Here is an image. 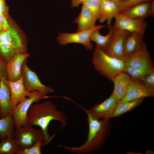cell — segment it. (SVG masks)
I'll return each mask as SVG.
<instances>
[{"mask_svg":"<svg viewBox=\"0 0 154 154\" xmlns=\"http://www.w3.org/2000/svg\"><path fill=\"white\" fill-rule=\"evenodd\" d=\"M86 113L88 123V132L87 140L81 145L70 147L59 145L72 153L88 154L100 150L110 135L112 127L110 119H100L94 116L90 110L79 106Z\"/></svg>","mask_w":154,"mask_h":154,"instance_id":"6da1fadb","label":"cell"},{"mask_svg":"<svg viewBox=\"0 0 154 154\" xmlns=\"http://www.w3.org/2000/svg\"><path fill=\"white\" fill-rule=\"evenodd\" d=\"M27 123L40 127L43 133V142L46 145L51 141L55 135L51 136L48 132V126L51 121H59L61 128L65 127L67 124L66 115L58 110L56 105L49 100L32 104L27 112Z\"/></svg>","mask_w":154,"mask_h":154,"instance_id":"7a4b0ae2","label":"cell"},{"mask_svg":"<svg viewBox=\"0 0 154 154\" xmlns=\"http://www.w3.org/2000/svg\"><path fill=\"white\" fill-rule=\"evenodd\" d=\"M6 31L0 33V59L7 64L16 54L27 53V40L12 20Z\"/></svg>","mask_w":154,"mask_h":154,"instance_id":"3957f363","label":"cell"},{"mask_svg":"<svg viewBox=\"0 0 154 154\" xmlns=\"http://www.w3.org/2000/svg\"><path fill=\"white\" fill-rule=\"evenodd\" d=\"M92 62L98 72L112 81L117 75L124 72V60L107 54L97 46L93 53Z\"/></svg>","mask_w":154,"mask_h":154,"instance_id":"277c9868","label":"cell"},{"mask_svg":"<svg viewBox=\"0 0 154 154\" xmlns=\"http://www.w3.org/2000/svg\"><path fill=\"white\" fill-rule=\"evenodd\" d=\"M45 93L39 91L33 92L32 95L26 97L22 100L13 110L12 116L14 127L19 128L27 123V114L31 105L34 102L38 103L47 96Z\"/></svg>","mask_w":154,"mask_h":154,"instance_id":"5b68a950","label":"cell"},{"mask_svg":"<svg viewBox=\"0 0 154 154\" xmlns=\"http://www.w3.org/2000/svg\"><path fill=\"white\" fill-rule=\"evenodd\" d=\"M105 27V25H99L80 32L72 33H60L56 37V40L60 45L64 46L71 43H78L84 45L87 50H92L93 46L90 40L91 35L95 30Z\"/></svg>","mask_w":154,"mask_h":154,"instance_id":"8992f818","label":"cell"},{"mask_svg":"<svg viewBox=\"0 0 154 154\" xmlns=\"http://www.w3.org/2000/svg\"><path fill=\"white\" fill-rule=\"evenodd\" d=\"M15 138L22 150L28 149L43 137L41 129H36L28 123L15 130Z\"/></svg>","mask_w":154,"mask_h":154,"instance_id":"52a82bcc","label":"cell"},{"mask_svg":"<svg viewBox=\"0 0 154 154\" xmlns=\"http://www.w3.org/2000/svg\"><path fill=\"white\" fill-rule=\"evenodd\" d=\"M27 61V60L23 64L22 71L23 83L27 91L32 92L37 90L46 95L53 92V89L41 83L36 73L28 67Z\"/></svg>","mask_w":154,"mask_h":154,"instance_id":"ba28073f","label":"cell"},{"mask_svg":"<svg viewBox=\"0 0 154 154\" xmlns=\"http://www.w3.org/2000/svg\"><path fill=\"white\" fill-rule=\"evenodd\" d=\"M125 63L145 72L150 74L154 72V68L146 44L133 55L126 58Z\"/></svg>","mask_w":154,"mask_h":154,"instance_id":"9c48e42d","label":"cell"},{"mask_svg":"<svg viewBox=\"0 0 154 154\" xmlns=\"http://www.w3.org/2000/svg\"><path fill=\"white\" fill-rule=\"evenodd\" d=\"M113 27L115 29L125 30L130 32H137L144 35L147 26L144 19H132L119 13L115 17Z\"/></svg>","mask_w":154,"mask_h":154,"instance_id":"30bf717a","label":"cell"},{"mask_svg":"<svg viewBox=\"0 0 154 154\" xmlns=\"http://www.w3.org/2000/svg\"><path fill=\"white\" fill-rule=\"evenodd\" d=\"M119 101L112 93L103 102L94 106L90 110L95 116L100 119H110Z\"/></svg>","mask_w":154,"mask_h":154,"instance_id":"8fae6325","label":"cell"},{"mask_svg":"<svg viewBox=\"0 0 154 154\" xmlns=\"http://www.w3.org/2000/svg\"><path fill=\"white\" fill-rule=\"evenodd\" d=\"M154 96V91L145 88L140 81L132 80L125 96L118 103H123L141 98Z\"/></svg>","mask_w":154,"mask_h":154,"instance_id":"7c38bea8","label":"cell"},{"mask_svg":"<svg viewBox=\"0 0 154 154\" xmlns=\"http://www.w3.org/2000/svg\"><path fill=\"white\" fill-rule=\"evenodd\" d=\"M121 13L127 17L137 20L144 19L149 16L154 17V1L142 3Z\"/></svg>","mask_w":154,"mask_h":154,"instance_id":"4fadbf2b","label":"cell"},{"mask_svg":"<svg viewBox=\"0 0 154 154\" xmlns=\"http://www.w3.org/2000/svg\"><path fill=\"white\" fill-rule=\"evenodd\" d=\"M29 56L28 53H19L15 55L7 64V81L15 82L22 76L23 64Z\"/></svg>","mask_w":154,"mask_h":154,"instance_id":"5bb4252c","label":"cell"},{"mask_svg":"<svg viewBox=\"0 0 154 154\" xmlns=\"http://www.w3.org/2000/svg\"><path fill=\"white\" fill-rule=\"evenodd\" d=\"M130 33L125 30L115 29L112 42L104 52L110 56L125 60L123 52L124 42L125 37Z\"/></svg>","mask_w":154,"mask_h":154,"instance_id":"9a60e30c","label":"cell"},{"mask_svg":"<svg viewBox=\"0 0 154 154\" xmlns=\"http://www.w3.org/2000/svg\"><path fill=\"white\" fill-rule=\"evenodd\" d=\"M144 35L137 32H130L125 38L123 54L125 60L141 49L145 44Z\"/></svg>","mask_w":154,"mask_h":154,"instance_id":"2e32d148","label":"cell"},{"mask_svg":"<svg viewBox=\"0 0 154 154\" xmlns=\"http://www.w3.org/2000/svg\"><path fill=\"white\" fill-rule=\"evenodd\" d=\"M6 82L9 88L10 103L13 110L24 98L26 97H30L33 94V92H29L27 91L23 83V75L20 79L16 81H7Z\"/></svg>","mask_w":154,"mask_h":154,"instance_id":"e0dca14e","label":"cell"},{"mask_svg":"<svg viewBox=\"0 0 154 154\" xmlns=\"http://www.w3.org/2000/svg\"><path fill=\"white\" fill-rule=\"evenodd\" d=\"M6 81L0 80V117L12 115L13 110L11 103V94Z\"/></svg>","mask_w":154,"mask_h":154,"instance_id":"ac0fdd59","label":"cell"},{"mask_svg":"<svg viewBox=\"0 0 154 154\" xmlns=\"http://www.w3.org/2000/svg\"><path fill=\"white\" fill-rule=\"evenodd\" d=\"M96 20L88 9L82 5L80 13L72 22L77 24L78 28L76 32H79L96 26Z\"/></svg>","mask_w":154,"mask_h":154,"instance_id":"d6986e66","label":"cell"},{"mask_svg":"<svg viewBox=\"0 0 154 154\" xmlns=\"http://www.w3.org/2000/svg\"><path fill=\"white\" fill-rule=\"evenodd\" d=\"M132 80L130 76L124 72L119 74L114 79L112 82L114 88L112 93L119 102L125 96Z\"/></svg>","mask_w":154,"mask_h":154,"instance_id":"ffe728a7","label":"cell"},{"mask_svg":"<svg viewBox=\"0 0 154 154\" xmlns=\"http://www.w3.org/2000/svg\"><path fill=\"white\" fill-rule=\"evenodd\" d=\"M109 29L108 33L105 36L101 35L99 32L100 29L94 31L90 38V41L94 42L97 46L105 52L108 48L113 40L115 29L111 25L106 26Z\"/></svg>","mask_w":154,"mask_h":154,"instance_id":"44dd1931","label":"cell"},{"mask_svg":"<svg viewBox=\"0 0 154 154\" xmlns=\"http://www.w3.org/2000/svg\"><path fill=\"white\" fill-rule=\"evenodd\" d=\"M101 6L100 12L98 20L101 23L106 21L108 25H110L113 18L119 13L117 5L113 2L103 0Z\"/></svg>","mask_w":154,"mask_h":154,"instance_id":"7402d4cb","label":"cell"},{"mask_svg":"<svg viewBox=\"0 0 154 154\" xmlns=\"http://www.w3.org/2000/svg\"><path fill=\"white\" fill-rule=\"evenodd\" d=\"M14 125L12 115L0 119V140L6 137L13 138L15 137Z\"/></svg>","mask_w":154,"mask_h":154,"instance_id":"603a6c76","label":"cell"},{"mask_svg":"<svg viewBox=\"0 0 154 154\" xmlns=\"http://www.w3.org/2000/svg\"><path fill=\"white\" fill-rule=\"evenodd\" d=\"M144 98H141L129 102L118 103L110 118L117 117L131 111L140 105Z\"/></svg>","mask_w":154,"mask_h":154,"instance_id":"cb8c5ba5","label":"cell"},{"mask_svg":"<svg viewBox=\"0 0 154 154\" xmlns=\"http://www.w3.org/2000/svg\"><path fill=\"white\" fill-rule=\"evenodd\" d=\"M21 150L15 139L7 137L1 141L0 154H18Z\"/></svg>","mask_w":154,"mask_h":154,"instance_id":"d4e9b609","label":"cell"},{"mask_svg":"<svg viewBox=\"0 0 154 154\" xmlns=\"http://www.w3.org/2000/svg\"><path fill=\"white\" fill-rule=\"evenodd\" d=\"M124 72L127 74L132 80L140 81L145 75L147 74L125 63Z\"/></svg>","mask_w":154,"mask_h":154,"instance_id":"484cf974","label":"cell"},{"mask_svg":"<svg viewBox=\"0 0 154 154\" xmlns=\"http://www.w3.org/2000/svg\"><path fill=\"white\" fill-rule=\"evenodd\" d=\"M43 137L41 138L34 145L28 149L20 151L18 154H41V148L46 145L43 142Z\"/></svg>","mask_w":154,"mask_h":154,"instance_id":"4316f807","label":"cell"},{"mask_svg":"<svg viewBox=\"0 0 154 154\" xmlns=\"http://www.w3.org/2000/svg\"><path fill=\"white\" fill-rule=\"evenodd\" d=\"M82 4L88 9L94 16L98 20L100 12L101 3L94 0H88Z\"/></svg>","mask_w":154,"mask_h":154,"instance_id":"83f0119b","label":"cell"},{"mask_svg":"<svg viewBox=\"0 0 154 154\" xmlns=\"http://www.w3.org/2000/svg\"><path fill=\"white\" fill-rule=\"evenodd\" d=\"M153 0H128L125 1H122L117 5L119 13L131 7L136 5L142 3L150 1Z\"/></svg>","mask_w":154,"mask_h":154,"instance_id":"f1b7e54d","label":"cell"},{"mask_svg":"<svg viewBox=\"0 0 154 154\" xmlns=\"http://www.w3.org/2000/svg\"><path fill=\"white\" fill-rule=\"evenodd\" d=\"M140 82L145 88L154 91V72L146 74Z\"/></svg>","mask_w":154,"mask_h":154,"instance_id":"f546056e","label":"cell"},{"mask_svg":"<svg viewBox=\"0 0 154 154\" xmlns=\"http://www.w3.org/2000/svg\"><path fill=\"white\" fill-rule=\"evenodd\" d=\"M10 19L8 20L0 13V33L6 31L9 28Z\"/></svg>","mask_w":154,"mask_h":154,"instance_id":"4dcf8cb0","label":"cell"},{"mask_svg":"<svg viewBox=\"0 0 154 154\" xmlns=\"http://www.w3.org/2000/svg\"><path fill=\"white\" fill-rule=\"evenodd\" d=\"M0 13L8 20L10 19L9 14V7L5 0H0Z\"/></svg>","mask_w":154,"mask_h":154,"instance_id":"1f68e13d","label":"cell"},{"mask_svg":"<svg viewBox=\"0 0 154 154\" xmlns=\"http://www.w3.org/2000/svg\"><path fill=\"white\" fill-rule=\"evenodd\" d=\"M7 64L0 59V80L7 81Z\"/></svg>","mask_w":154,"mask_h":154,"instance_id":"d6a6232c","label":"cell"},{"mask_svg":"<svg viewBox=\"0 0 154 154\" xmlns=\"http://www.w3.org/2000/svg\"><path fill=\"white\" fill-rule=\"evenodd\" d=\"M88 0H71V6L72 7H77L80 4H82Z\"/></svg>","mask_w":154,"mask_h":154,"instance_id":"836d02e7","label":"cell"},{"mask_svg":"<svg viewBox=\"0 0 154 154\" xmlns=\"http://www.w3.org/2000/svg\"><path fill=\"white\" fill-rule=\"evenodd\" d=\"M107 1H111L115 3L117 5H118L123 0H105Z\"/></svg>","mask_w":154,"mask_h":154,"instance_id":"e575fe53","label":"cell"},{"mask_svg":"<svg viewBox=\"0 0 154 154\" xmlns=\"http://www.w3.org/2000/svg\"><path fill=\"white\" fill-rule=\"evenodd\" d=\"M146 154H154V152L149 150H147L145 152Z\"/></svg>","mask_w":154,"mask_h":154,"instance_id":"d590c367","label":"cell"},{"mask_svg":"<svg viewBox=\"0 0 154 154\" xmlns=\"http://www.w3.org/2000/svg\"><path fill=\"white\" fill-rule=\"evenodd\" d=\"M95 1H96L99 3H101L102 2V1H103V0H94Z\"/></svg>","mask_w":154,"mask_h":154,"instance_id":"8d00e7d4","label":"cell"},{"mask_svg":"<svg viewBox=\"0 0 154 154\" xmlns=\"http://www.w3.org/2000/svg\"><path fill=\"white\" fill-rule=\"evenodd\" d=\"M127 0H123V1H127Z\"/></svg>","mask_w":154,"mask_h":154,"instance_id":"74e56055","label":"cell"}]
</instances>
